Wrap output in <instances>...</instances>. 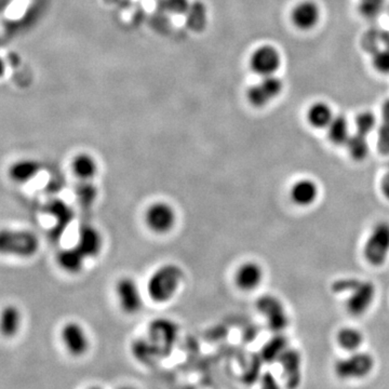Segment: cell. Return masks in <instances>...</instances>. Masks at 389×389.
<instances>
[{
	"mask_svg": "<svg viewBox=\"0 0 389 389\" xmlns=\"http://www.w3.org/2000/svg\"><path fill=\"white\" fill-rule=\"evenodd\" d=\"M250 68L261 77L275 75L281 65V55L278 49L270 45L257 48L250 57Z\"/></svg>",
	"mask_w": 389,
	"mask_h": 389,
	"instance_id": "obj_9",
	"label": "cell"
},
{
	"mask_svg": "<svg viewBox=\"0 0 389 389\" xmlns=\"http://www.w3.org/2000/svg\"><path fill=\"white\" fill-rule=\"evenodd\" d=\"M350 293L346 303L347 310L352 316L358 317L367 312L375 301V288L371 282L360 280Z\"/></svg>",
	"mask_w": 389,
	"mask_h": 389,
	"instance_id": "obj_12",
	"label": "cell"
},
{
	"mask_svg": "<svg viewBox=\"0 0 389 389\" xmlns=\"http://www.w3.org/2000/svg\"><path fill=\"white\" fill-rule=\"evenodd\" d=\"M41 170V165L34 159H21L9 168V177L17 184H26L34 180Z\"/></svg>",
	"mask_w": 389,
	"mask_h": 389,
	"instance_id": "obj_20",
	"label": "cell"
},
{
	"mask_svg": "<svg viewBox=\"0 0 389 389\" xmlns=\"http://www.w3.org/2000/svg\"><path fill=\"white\" fill-rule=\"evenodd\" d=\"M115 297L120 310L128 316L140 314L144 307V293L133 277L123 276L116 281Z\"/></svg>",
	"mask_w": 389,
	"mask_h": 389,
	"instance_id": "obj_4",
	"label": "cell"
},
{
	"mask_svg": "<svg viewBox=\"0 0 389 389\" xmlns=\"http://www.w3.org/2000/svg\"><path fill=\"white\" fill-rule=\"evenodd\" d=\"M307 121L315 129H324L333 119V112L327 103L316 102L307 110Z\"/></svg>",
	"mask_w": 389,
	"mask_h": 389,
	"instance_id": "obj_21",
	"label": "cell"
},
{
	"mask_svg": "<svg viewBox=\"0 0 389 389\" xmlns=\"http://www.w3.org/2000/svg\"><path fill=\"white\" fill-rule=\"evenodd\" d=\"M117 389H139L137 387L132 386V385H123V386H120L119 388Z\"/></svg>",
	"mask_w": 389,
	"mask_h": 389,
	"instance_id": "obj_34",
	"label": "cell"
},
{
	"mask_svg": "<svg viewBox=\"0 0 389 389\" xmlns=\"http://www.w3.org/2000/svg\"><path fill=\"white\" fill-rule=\"evenodd\" d=\"M22 322V312L18 307L7 305L0 314V335L6 339H12L19 335Z\"/></svg>",
	"mask_w": 389,
	"mask_h": 389,
	"instance_id": "obj_19",
	"label": "cell"
},
{
	"mask_svg": "<svg viewBox=\"0 0 389 389\" xmlns=\"http://www.w3.org/2000/svg\"><path fill=\"white\" fill-rule=\"evenodd\" d=\"M87 389H103L102 387L100 386H90V387H88Z\"/></svg>",
	"mask_w": 389,
	"mask_h": 389,
	"instance_id": "obj_35",
	"label": "cell"
},
{
	"mask_svg": "<svg viewBox=\"0 0 389 389\" xmlns=\"http://www.w3.org/2000/svg\"><path fill=\"white\" fill-rule=\"evenodd\" d=\"M263 267L255 261L241 263L234 272V283L242 292H252L262 285Z\"/></svg>",
	"mask_w": 389,
	"mask_h": 389,
	"instance_id": "obj_10",
	"label": "cell"
},
{
	"mask_svg": "<svg viewBox=\"0 0 389 389\" xmlns=\"http://www.w3.org/2000/svg\"><path fill=\"white\" fill-rule=\"evenodd\" d=\"M60 337L64 350L72 358H83L90 350V335L80 322L68 321L63 324Z\"/></svg>",
	"mask_w": 389,
	"mask_h": 389,
	"instance_id": "obj_6",
	"label": "cell"
},
{
	"mask_svg": "<svg viewBox=\"0 0 389 389\" xmlns=\"http://www.w3.org/2000/svg\"><path fill=\"white\" fill-rule=\"evenodd\" d=\"M184 281V272L179 265L167 263L154 270L146 285V295L155 304H167L174 299Z\"/></svg>",
	"mask_w": 389,
	"mask_h": 389,
	"instance_id": "obj_1",
	"label": "cell"
},
{
	"mask_svg": "<svg viewBox=\"0 0 389 389\" xmlns=\"http://www.w3.org/2000/svg\"><path fill=\"white\" fill-rule=\"evenodd\" d=\"M76 199L83 208L94 205L99 196V190L93 182H79L75 190Z\"/></svg>",
	"mask_w": 389,
	"mask_h": 389,
	"instance_id": "obj_25",
	"label": "cell"
},
{
	"mask_svg": "<svg viewBox=\"0 0 389 389\" xmlns=\"http://www.w3.org/2000/svg\"><path fill=\"white\" fill-rule=\"evenodd\" d=\"M87 257L78 249L74 247L65 248L57 255V263L63 272L70 275H77L81 272L87 262Z\"/></svg>",
	"mask_w": 389,
	"mask_h": 389,
	"instance_id": "obj_17",
	"label": "cell"
},
{
	"mask_svg": "<svg viewBox=\"0 0 389 389\" xmlns=\"http://www.w3.org/2000/svg\"><path fill=\"white\" fill-rule=\"evenodd\" d=\"M39 238L35 232L24 230H0V255L30 259L37 255Z\"/></svg>",
	"mask_w": 389,
	"mask_h": 389,
	"instance_id": "obj_2",
	"label": "cell"
},
{
	"mask_svg": "<svg viewBox=\"0 0 389 389\" xmlns=\"http://www.w3.org/2000/svg\"><path fill=\"white\" fill-rule=\"evenodd\" d=\"M364 259L372 266H381L389 255V223L382 221L375 225L363 248Z\"/></svg>",
	"mask_w": 389,
	"mask_h": 389,
	"instance_id": "obj_5",
	"label": "cell"
},
{
	"mask_svg": "<svg viewBox=\"0 0 389 389\" xmlns=\"http://www.w3.org/2000/svg\"><path fill=\"white\" fill-rule=\"evenodd\" d=\"M319 6L312 0H303L301 3H297L295 7L292 9L291 22L297 30H312L316 28L320 21Z\"/></svg>",
	"mask_w": 389,
	"mask_h": 389,
	"instance_id": "obj_11",
	"label": "cell"
},
{
	"mask_svg": "<svg viewBox=\"0 0 389 389\" xmlns=\"http://www.w3.org/2000/svg\"><path fill=\"white\" fill-rule=\"evenodd\" d=\"M372 64L377 72L383 75L389 74V49L385 48L383 50L377 51L372 59Z\"/></svg>",
	"mask_w": 389,
	"mask_h": 389,
	"instance_id": "obj_27",
	"label": "cell"
},
{
	"mask_svg": "<svg viewBox=\"0 0 389 389\" xmlns=\"http://www.w3.org/2000/svg\"><path fill=\"white\" fill-rule=\"evenodd\" d=\"M383 0H360L359 9L362 15L373 18L382 9Z\"/></svg>",
	"mask_w": 389,
	"mask_h": 389,
	"instance_id": "obj_29",
	"label": "cell"
},
{
	"mask_svg": "<svg viewBox=\"0 0 389 389\" xmlns=\"http://www.w3.org/2000/svg\"><path fill=\"white\" fill-rule=\"evenodd\" d=\"M382 120H389V99L382 105Z\"/></svg>",
	"mask_w": 389,
	"mask_h": 389,
	"instance_id": "obj_31",
	"label": "cell"
},
{
	"mask_svg": "<svg viewBox=\"0 0 389 389\" xmlns=\"http://www.w3.org/2000/svg\"><path fill=\"white\" fill-rule=\"evenodd\" d=\"M319 190L315 181L302 179L293 183L290 188V198L299 207H308L317 200Z\"/></svg>",
	"mask_w": 389,
	"mask_h": 389,
	"instance_id": "obj_16",
	"label": "cell"
},
{
	"mask_svg": "<svg viewBox=\"0 0 389 389\" xmlns=\"http://www.w3.org/2000/svg\"><path fill=\"white\" fill-rule=\"evenodd\" d=\"M377 148L383 155H389V120H382L379 127Z\"/></svg>",
	"mask_w": 389,
	"mask_h": 389,
	"instance_id": "obj_28",
	"label": "cell"
},
{
	"mask_svg": "<svg viewBox=\"0 0 389 389\" xmlns=\"http://www.w3.org/2000/svg\"><path fill=\"white\" fill-rule=\"evenodd\" d=\"M381 190L386 199L389 200V171L383 177L382 182H381Z\"/></svg>",
	"mask_w": 389,
	"mask_h": 389,
	"instance_id": "obj_30",
	"label": "cell"
},
{
	"mask_svg": "<svg viewBox=\"0 0 389 389\" xmlns=\"http://www.w3.org/2000/svg\"><path fill=\"white\" fill-rule=\"evenodd\" d=\"M72 175L79 182H93L99 174V162L94 156L89 152H79L70 162Z\"/></svg>",
	"mask_w": 389,
	"mask_h": 389,
	"instance_id": "obj_15",
	"label": "cell"
},
{
	"mask_svg": "<svg viewBox=\"0 0 389 389\" xmlns=\"http://www.w3.org/2000/svg\"><path fill=\"white\" fill-rule=\"evenodd\" d=\"M375 367V360L367 352H355L350 357L343 358L335 363V375L339 379H360L368 377Z\"/></svg>",
	"mask_w": 389,
	"mask_h": 389,
	"instance_id": "obj_7",
	"label": "cell"
},
{
	"mask_svg": "<svg viewBox=\"0 0 389 389\" xmlns=\"http://www.w3.org/2000/svg\"><path fill=\"white\" fill-rule=\"evenodd\" d=\"M377 126V117L371 112H362L356 118L357 133L359 134L368 135L375 131Z\"/></svg>",
	"mask_w": 389,
	"mask_h": 389,
	"instance_id": "obj_26",
	"label": "cell"
},
{
	"mask_svg": "<svg viewBox=\"0 0 389 389\" xmlns=\"http://www.w3.org/2000/svg\"><path fill=\"white\" fill-rule=\"evenodd\" d=\"M328 137L335 145H345L350 137V125L344 116H335L328 126Z\"/></svg>",
	"mask_w": 389,
	"mask_h": 389,
	"instance_id": "obj_22",
	"label": "cell"
},
{
	"mask_svg": "<svg viewBox=\"0 0 389 389\" xmlns=\"http://www.w3.org/2000/svg\"><path fill=\"white\" fill-rule=\"evenodd\" d=\"M383 40H384V43H385V45H386L387 49H389V32H387V34H385V36H384V38H383Z\"/></svg>",
	"mask_w": 389,
	"mask_h": 389,
	"instance_id": "obj_33",
	"label": "cell"
},
{
	"mask_svg": "<svg viewBox=\"0 0 389 389\" xmlns=\"http://www.w3.org/2000/svg\"><path fill=\"white\" fill-rule=\"evenodd\" d=\"M283 89L281 80L276 76L262 77L259 83H255L248 89V102L255 108H263L275 100Z\"/></svg>",
	"mask_w": 389,
	"mask_h": 389,
	"instance_id": "obj_8",
	"label": "cell"
},
{
	"mask_svg": "<svg viewBox=\"0 0 389 389\" xmlns=\"http://www.w3.org/2000/svg\"><path fill=\"white\" fill-rule=\"evenodd\" d=\"M46 210L55 221V227L53 228L54 234L53 235L60 237L62 236V232L66 230V227L72 223L74 219V211L66 202L59 199L49 202Z\"/></svg>",
	"mask_w": 389,
	"mask_h": 389,
	"instance_id": "obj_18",
	"label": "cell"
},
{
	"mask_svg": "<svg viewBox=\"0 0 389 389\" xmlns=\"http://www.w3.org/2000/svg\"><path fill=\"white\" fill-rule=\"evenodd\" d=\"M75 246L88 259H94L102 252L104 239L97 227L91 224H85L79 228Z\"/></svg>",
	"mask_w": 389,
	"mask_h": 389,
	"instance_id": "obj_13",
	"label": "cell"
},
{
	"mask_svg": "<svg viewBox=\"0 0 389 389\" xmlns=\"http://www.w3.org/2000/svg\"><path fill=\"white\" fill-rule=\"evenodd\" d=\"M345 146L350 157L355 161H363L369 155V143H368L366 135L359 134V133L350 135Z\"/></svg>",
	"mask_w": 389,
	"mask_h": 389,
	"instance_id": "obj_24",
	"label": "cell"
},
{
	"mask_svg": "<svg viewBox=\"0 0 389 389\" xmlns=\"http://www.w3.org/2000/svg\"><path fill=\"white\" fill-rule=\"evenodd\" d=\"M143 222L152 235L167 236L177 227V210L166 200H156L145 208Z\"/></svg>",
	"mask_w": 389,
	"mask_h": 389,
	"instance_id": "obj_3",
	"label": "cell"
},
{
	"mask_svg": "<svg viewBox=\"0 0 389 389\" xmlns=\"http://www.w3.org/2000/svg\"><path fill=\"white\" fill-rule=\"evenodd\" d=\"M337 343L346 352H358L363 343V335L355 328H344L337 333Z\"/></svg>",
	"mask_w": 389,
	"mask_h": 389,
	"instance_id": "obj_23",
	"label": "cell"
},
{
	"mask_svg": "<svg viewBox=\"0 0 389 389\" xmlns=\"http://www.w3.org/2000/svg\"><path fill=\"white\" fill-rule=\"evenodd\" d=\"M257 310L267 318V321L272 330L280 331L287 327V314L277 297L265 295L257 299Z\"/></svg>",
	"mask_w": 389,
	"mask_h": 389,
	"instance_id": "obj_14",
	"label": "cell"
},
{
	"mask_svg": "<svg viewBox=\"0 0 389 389\" xmlns=\"http://www.w3.org/2000/svg\"><path fill=\"white\" fill-rule=\"evenodd\" d=\"M6 72V63L3 58H0V77H3Z\"/></svg>",
	"mask_w": 389,
	"mask_h": 389,
	"instance_id": "obj_32",
	"label": "cell"
}]
</instances>
